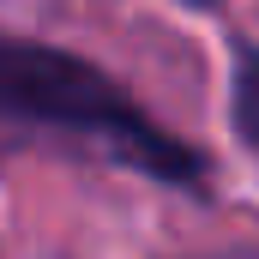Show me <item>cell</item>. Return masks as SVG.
I'll list each match as a JSON object with an SVG mask.
<instances>
[{"label":"cell","mask_w":259,"mask_h":259,"mask_svg":"<svg viewBox=\"0 0 259 259\" xmlns=\"http://www.w3.org/2000/svg\"><path fill=\"white\" fill-rule=\"evenodd\" d=\"M0 109L6 115H30V121H55V127H72V133H91L103 145H115L127 163L163 175V181H193L199 175V157L157 133L139 103L115 78H103L91 61L78 55H61L49 42H12L0 36Z\"/></svg>","instance_id":"obj_1"}]
</instances>
